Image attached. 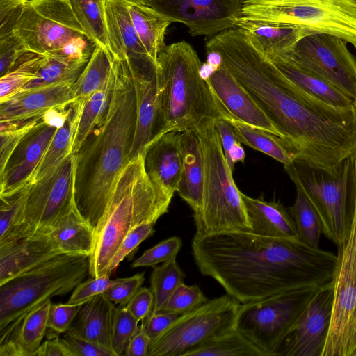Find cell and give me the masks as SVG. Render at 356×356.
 Listing matches in <instances>:
<instances>
[{
	"instance_id": "6da1fadb",
	"label": "cell",
	"mask_w": 356,
	"mask_h": 356,
	"mask_svg": "<svg viewBox=\"0 0 356 356\" xmlns=\"http://www.w3.org/2000/svg\"><path fill=\"white\" fill-rule=\"evenodd\" d=\"M191 248L199 271L241 304L322 286L332 280L337 260L336 254L298 238L244 231L193 236Z\"/></svg>"
},
{
	"instance_id": "4fadbf2b",
	"label": "cell",
	"mask_w": 356,
	"mask_h": 356,
	"mask_svg": "<svg viewBox=\"0 0 356 356\" xmlns=\"http://www.w3.org/2000/svg\"><path fill=\"white\" fill-rule=\"evenodd\" d=\"M75 154L70 153L44 176L31 181L21 223L11 241L51 232L56 222L76 205Z\"/></svg>"
},
{
	"instance_id": "2e32d148",
	"label": "cell",
	"mask_w": 356,
	"mask_h": 356,
	"mask_svg": "<svg viewBox=\"0 0 356 356\" xmlns=\"http://www.w3.org/2000/svg\"><path fill=\"white\" fill-rule=\"evenodd\" d=\"M70 106L46 113L17 146L0 172V195L17 191L31 181L50 140L67 118Z\"/></svg>"
},
{
	"instance_id": "d590c367",
	"label": "cell",
	"mask_w": 356,
	"mask_h": 356,
	"mask_svg": "<svg viewBox=\"0 0 356 356\" xmlns=\"http://www.w3.org/2000/svg\"><path fill=\"white\" fill-rule=\"evenodd\" d=\"M184 356H264L261 350L236 329L218 335L186 352Z\"/></svg>"
},
{
	"instance_id": "5bb4252c",
	"label": "cell",
	"mask_w": 356,
	"mask_h": 356,
	"mask_svg": "<svg viewBox=\"0 0 356 356\" xmlns=\"http://www.w3.org/2000/svg\"><path fill=\"white\" fill-rule=\"evenodd\" d=\"M286 56L356 101V57L345 40L325 33L308 35Z\"/></svg>"
},
{
	"instance_id": "be15d7a7",
	"label": "cell",
	"mask_w": 356,
	"mask_h": 356,
	"mask_svg": "<svg viewBox=\"0 0 356 356\" xmlns=\"http://www.w3.org/2000/svg\"><path fill=\"white\" fill-rule=\"evenodd\" d=\"M355 350H356V339H355V349H354V352H355ZM354 352H353V353H354ZM352 356H353V355H352Z\"/></svg>"
},
{
	"instance_id": "52a82bcc",
	"label": "cell",
	"mask_w": 356,
	"mask_h": 356,
	"mask_svg": "<svg viewBox=\"0 0 356 356\" xmlns=\"http://www.w3.org/2000/svg\"><path fill=\"white\" fill-rule=\"evenodd\" d=\"M89 274L88 257L61 254L0 285V330L52 298L72 291Z\"/></svg>"
},
{
	"instance_id": "8d00e7d4",
	"label": "cell",
	"mask_w": 356,
	"mask_h": 356,
	"mask_svg": "<svg viewBox=\"0 0 356 356\" xmlns=\"http://www.w3.org/2000/svg\"><path fill=\"white\" fill-rule=\"evenodd\" d=\"M113 56L108 49L96 45L85 68L74 83L75 101L83 102L108 79Z\"/></svg>"
},
{
	"instance_id": "680465c9",
	"label": "cell",
	"mask_w": 356,
	"mask_h": 356,
	"mask_svg": "<svg viewBox=\"0 0 356 356\" xmlns=\"http://www.w3.org/2000/svg\"><path fill=\"white\" fill-rule=\"evenodd\" d=\"M151 339L139 326L129 340L123 355L128 356H149Z\"/></svg>"
},
{
	"instance_id": "7c38bea8",
	"label": "cell",
	"mask_w": 356,
	"mask_h": 356,
	"mask_svg": "<svg viewBox=\"0 0 356 356\" xmlns=\"http://www.w3.org/2000/svg\"><path fill=\"white\" fill-rule=\"evenodd\" d=\"M241 305L227 293L179 315L151 343L149 356H184L207 340L235 329Z\"/></svg>"
},
{
	"instance_id": "bcb514c9",
	"label": "cell",
	"mask_w": 356,
	"mask_h": 356,
	"mask_svg": "<svg viewBox=\"0 0 356 356\" xmlns=\"http://www.w3.org/2000/svg\"><path fill=\"white\" fill-rule=\"evenodd\" d=\"M214 125L220 136L224 155L227 165L233 172L234 165L238 162L244 163L245 154L241 143L236 137L234 127L229 120L218 118Z\"/></svg>"
},
{
	"instance_id": "836d02e7",
	"label": "cell",
	"mask_w": 356,
	"mask_h": 356,
	"mask_svg": "<svg viewBox=\"0 0 356 356\" xmlns=\"http://www.w3.org/2000/svg\"><path fill=\"white\" fill-rule=\"evenodd\" d=\"M229 120L241 143L272 157L284 165L295 159L289 147L280 137L234 119Z\"/></svg>"
},
{
	"instance_id": "7a4b0ae2",
	"label": "cell",
	"mask_w": 356,
	"mask_h": 356,
	"mask_svg": "<svg viewBox=\"0 0 356 356\" xmlns=\"http://www.w3.org/2000/svg\"><path fill=\"white\" fill-rule=\"evenodd\" d=\"M113 58L114 81L108 108L75 154V203L94 232L115 179L130 160L136 130V99L130 61Z\"/></svg>"
},
{
	"instance_id": "4dcf8cb0",
	"label": "cell",
	"mask_w": 356,
	"mask_h": 356,
	"mask_svg": "<svg viewBox=\"0 0 356 356\" xmlns=\"http://www.w3.org/2000/svg\"><path fill=\"white\" fill-rule=\"evenodd\" d=\"M128 3L136 31L145 50L156 63L159 54L167 46L165 44L166 30L173 22L148 5Z\"/></svg>"
},
{
	"instance_id": "816d5d0a",
	"label": "cell",
	"mask_w": 356,
	"mask_h": 356,
	"mask_svg": "<svg viewBox=\"0 0 356 356\" xmlns=\"http://www.w3.org/2000/svg\"><path fill=\"white\" fill-rule=\"evenodd\" d=\"M81 304H53L49 309L48 329L63 334L74 318Z\"/></svg>"
},
{
	"instance_id": "c3c4849f",
	"label": "cell",
	"mask_w": 356,
	"mask_h": 356,
	"mask_svg": "<svg viewBox=\"0 0 356 356\" xmlns=\"http://www.w3.org/2000/svg\"><path fill=\"white\" fill-rule=\"evenodd\" d=\"M154 225L149 222L142 223L125 236L108 266L107 274L111 275L115 272L126 257L134 252L143 241L154 233Z\"/></svg>"
},
{
	"instance_id": "f1b7e54d",
	"label": "cell",
	"mask_w": 356,
	"mask_h": 356,
	"mask_svg": "<svg viewBox=\"0 0 356 356\" xmlns=\"http://www.w3.org/2000/svg\"><path fill=\"white\" fill-rule=\"evenodd\" d=\"M235 25L254 37L268 57L289 54L297 42L305 36L298 27L284 23L236 19Z\"/></svg>"
},
{
	"instance_id": "ab89813d",
	"label": "cell",
	"mask_w": 356,
	"mask_h": 356,
	"mask_svg": "<svg viewBox=\"0 0 356 356\" xmlns=\"http://www.w3.org/2000/svg\"><path fill=\"white\" fill-rule=\"evenodd\" d=\"M69 1L89 38L108 50L103 0Z\"/></svg>"
},
{
	"instance_id": "94428289",
	"label": "cell",
	"mask_w": 356,
	"mask_h": 356,
	"mask_svg": "<svg viewBox=\"0 0 356 356\" xmlns=\"http://www.w3.org/2000/svg\"><path fill=\"white\" fill-rule=\"evenodd\" d=\"M215 67H218L222 63L220 54L216 51H207V61Z\"/></svg>"
},
{
	"instance_id": "d4e9b609",
	"label": "cell",
	"mask_w": 356,
	"mask_h": 356,
	"mask_svg": "<svg viewBox=\"0 0 356 356\" xmlns=\"http://www.w3.org/2000/svg\"><path fill=\"white\" fill-rule=\"evenodd\" d=\"M273 63L305 98L338 109L354 107V101L339 89L296 64L289 56L269 57Z\"/></svg>"
},
{
	"instance_id": "30bf717a",
	"label": "cell",
	"mask_w": 356,
	"mask_h": 356,
	"mask_svg": "<svg viewBox=\"0 0 356 356\" xmlns=\"http://www.w3.org/2000/svg\"><path fill=\"white\" fill-rule=\"evenodd\" d=\"M352 162L350 222L345 240L338 245L332 280L334 300L331 323L322 356H352L356 339V151Z\"/></svg>"
},
{
	"instance_id": "6125c7cd",
	"label": "cell",
	"mask_w": 356,
	"mask_h": 356,
	"mask_svg": "<svg viewBox=\"0 0 356 356\" xmlns=\"http://www.w3.org/2000/svg\"><path fill=\"white\" fill-rule=\"evenodd\" d=\"M127 3L147 5L151 0H123Z\"/></svg>"
},
{
	"instance_id": "3957f363",
	"label": "cell",
	"mask_w": 356,
	"mask_h": 356,
	"mask_svg": "<svg viewBox=\"0 0 356 356\" xmlns=\"http://www.w3.org/2000/svg\"><path fill=\"white\" fill-rule=\"evenodd\" d=\"M156 64L159 120L156 138L171 131L197 130L218 118L232 119L202 76V63L188 42L166 46Z\"/></svg>"
},
{
	"instance_id": "74e56055",
	"label": "cell",
	"mask_w": 356,
	"mask_h": 356,
	"mask_svg": "<svg viewBox=\"0 0 356 356\" xmlns=\"http://www.w3.org/2000/svg\"><path fill=\"white\" fill-rule=\"evenodd\" d=\"M296 188L294 204L288 210L294 220L298 239L310 247L318 248L323 233L320 219L306 195L301 190Z\"/></svg>"
},
{
	"instance_id": "7bdbcfd3",
	"label": "cell",
	"mask_w": 356,
	"mask_h": 356,
	"mask_svg": "<svg viewBox=\"0 0 356 356\" xmlns=\"http://www.w3.org/2000/svg\"><path fill=\"white\" fill-rule=\"evenodd\" d=\"M44 115L19 121H0V172L17 146Z\"/></svg>"
},
{
	"instance_id": "f907efd6",
	"label": "cell",
	"mask_w": 356,
	"mask_h": 356,
	"mask_svg": "<svg viewBox=\"0 0 356 356\" xmlns=\"http://www.w3.org/2000/svg\"><path fill=\"white\" fill-rule=\"evenodd\" d=\"M145 273H137L122 280L110 287L104 295L115 304L126 305L134 294L142 287Z\"/></svg>"
},
{
	"instance_id": "e0dca14e",
	"label": "cell",
	"mask_w": 356,
	"mask_h": 356,
	"mask_svg": "<svg viewBox=\"0 0 356 356\" xmlns=\"http://www.w3.org/2000/svg\"><path fill=\"white\" fill-rule=\"evenodd\" d=\"M334 300L332 280L321 286L282 343L278 356H322Z\"/></svg>"
},
{
	"instance_id": "f35d334b",
	"label": "cell",
	"mask_w": 356,
	"mask_h": 356,
	"mask_svg": "<svg viewBox=\"0 0 356 356\" xmlns=\"http://www.w3.org/2000/svg\"><path fill=\"white\" fill-rule=\"evenodd\" d=\"M47 56L27 51L15 67L0 78V102L13 96L36 77Z\"/></svg>"
},
{
	"instance_id": "f546056e",
	"label": "cell",
	"mask_w": 356,
	"mask_h": 356,
	"mask_svg": "<svg viewBox=\"0 0 356 356\" xmlns=\"http://www.w3.org/2000/svg\"><path fill=\"white\" fill-rule=\"evenodd\" d=\"M51 234L63 254L89 257L95 243L92 227L81 216L76 206L56 222Z\"/></svg>"
},
{
	"instance_id": "9a60e30c",
	"label": "cell",
	"mask_w": 356,
	"mask_h": 356,
	"mask_svg": "<svg viewBox=\"0 0 356 356\" xmlns=\"http://www.w3.org/2000/svg\"><path fill=\"white\" fill-rule=\"evenodd\" d=\"M244 0H151L152 7L173 22H181L191 36H213L236 28Z\"/></svg>"
},
{
	"instance_id": "7dc6e473",
	"label": "cell",
	"mask_w": 356,
	"mask_h": 356,
	"mask_svg": "<svg viewBox=\"0 0 356 356\" xmlns=\"http://www.w3.org/2000/svg\"><path fill=\"white\" fill-rule=\"evenodd\" d=\"M181 245V239L178 236L165 239L145 251L132 263L131 267H154L160 263L168 261L177 257Z\"/></svg>"
},
{
	"instance_id": "d6a6232c",
	"label": "cell",
	"mask_w": 356,
	"mask_h": 356,
	"mask_svg": "<svg viewBox=\"0 0 356 356\" xmlns=\"http://www.w3.org/2000/svg\"><path fill=\"white\" fill-rule=\"evenodd\" d=\"M113 81L114 72L112 65L111 74L106 82L88 99L81 102L82 108L72 140L73 154H75L78 152L105 114L111 98Z\"/></svg>"
},
{
	"instance_id": "ac0fdd59",
	"label": "cell",
	"mask_w": 356,
	"mask_h": 356,
	"mask_svg": "<svg viewBox=\"0 0 356 356\" xmlns=\"http://www.w3.org/2000/svg\"><path fill=\"white\" fill-rule=\"evenodd\" d=\"M206 79L214 96L232 119L256 127L283 139L277 127L237 81L223 62Z\"/></svg>"
},
{
	"instance_id": "d6986e66",
	"label": "cell",
	"mask_w": 356,
	"mask_h": 356,
	"mask_svg": "<svg viewBox=\"0 0 356 356\" xmlns=\"http://www.w3.org/2000/svg\"><path fill=\"white\" fill-rule=\"evenodd\" d=\"M131 68L136 99V123L129 159L142 154L156 136L159 120L157 65Z\"/></svg>"
},
{
	"instance_id": "1f68e13d",
	"label": "cell",
	"mask_w": 356,
	"mask_h": 356,
	"mask_svg": "<svg viewBox=\"0 0 356 356\" xmlns=\"http://www.w3.org/2000/svg\"><path fill=\"white\" fill-rule=\"evenodd\" d=\"M81 108V102L74 101L71 104L67 118L50 140L31 181L42 178L64 157L72 153V140Z\"/></svg>"
},
{
	"instance_id": "8992f818",
	"label": "cell",
	"mask_w": 356,
	"mask_h": 356,
	"mask_svg": "<svg viewBox=\"0 0 356 356\" xmlns=\"http://www.w3.org/2000/svg\"><path fill=\"white\" fill-rule=\"evenodd\" d=\"M13 33L27 51L44 56L90 58L96 47L69 0H27Z\"/></svg>"
},
{
	"instance_id": "ba28073f",
	"label": "cell",
	"mask_w": 356,
	"mask_h": 356,
	"mask_svg": "<svg viewBox=\"0 0 356 356\" xmlns=\"http://www.w3.org/2000/svg\"><path fill=\"white\" fill-rule=\"evenodd\" d=\"M237 19L284 23L334 35L356 50V0H244Z\"/></svg>"
},
{
	"instance_id": "603a6c76",
	"label": "cell",
	"mask_w": 356,
	"mask_h": 356,
	"mask_svg": "<svg viewBox=\"0 0 356 356\" xmlns=\"http://www.w3.org/2000/svg\"><path fill=\"white\" fill-rule=\"evenodd\" d=\"M108 49L114 57L129 59L138 66L157 65L143 47L132 23L129 3L103 0Z\"/></svg>"
},
{
	"instance_id": "b9f144b4",
	"label": "cell",
	"mask_w": 356,
	"mask_h": 356,
	"mask_svg": "<svg viewBox=\"0 0 356 356\" xmlns=\"http://www.w3.org/2000/svg\"><path fill=\"white\" fill-rule=\"evenodd\" d=\"M31 181L12 193L0 195V245L9 241L17 232L24 213Z\"/></svg>"
},
{
	"instance_id": "9f6ffc18",
	"label": "cell",
	"mask_w": 356,
	"mask_h": 356,
	"mask_svg": "<svg viewBox=\"0 0 356 356\" xmlns=\"http://www.w3.org/2000/svg\"><path fill=\"white\" fill-rule=\"evenodd\" d=\"M154 296L151 288L141 287L125 305L129 312L138 321H143L152 312Z\"/></svg>"
},
{
	"instance_id": "db71d44e",
	"label": "cell",
	"mask_w": 356,
	"mask_h": 356,
	"mask_svg": "<svg viewBox=\"0 0 356 356\" xmlns=\"http://www.w3.org/2000/svg\"><path fill=\"white\" fill-rule=\"evenodd\" d=\"M27 0H0V38L13 35Z\"/></svg>"
},
{
	"instance_id": "484cf974",
	"label": "cell",
	"mask_w": 356,
	"mask_h": 356,
	"mask_svg": "<svg viewBox=\"0 0 356 356\" xmlns=\"http://www.w3.org/2000/svg\"><path fill=\"white\" fill-rule=\"evenodd\" d=\"M115 305L104 293L89 298L81 304L65 333L86 339L113 352L111 336Z\"/></svg>"
},
{
	"instance_id": "91938a15",
	"label": "cell",
	"mask_w": 356,
	"mask_h": 356,
	"mask_svg": "<svg viewBox=\"0 0 356 356\" xmlns=\"http://www.w3.org/2000/svg\"><path fill=\"white\" fill-rule=\"evenodd\" d=\"M34 356H74V355L61 338L56 335L42 343Z\"/></svg>"
},
{
	"instance_id": "4316f807",
	"label": "cell",
	"mask_w": 356,
	"mask_h": 356,
	"mask_svg": "<svg viewBox=\"0 0 356 356\" xmlns=\"http://www.w3.org/2000/svg\"><path fill=\"white\" fill-rule=\"evenodd\" d=\"M183 168L177 193L188 203L193 215L202 207L204 167L203 154L197 130L180 132Z\"/></svg>"
},
{
	"instance_id": "e575fe53",
	"label": "cell",
	"mask_w": 356,
	"mask_h": 356,
	"mask_svg": "<svg viewBox=\"0 0 356 356\" xmlns=\"http://www.w3.org/2000/svg\"><path fill=\"white\" fill-rule=\"evenodd\" d=\"M90 58H76L61 54L47 56L36 77L17 93L61 82H75Z\"/></svg>"
},
{
	"instance_id": "e7e4bbea",
	"label": "cell",
	"mask_w": 356,
	"mask_h": 356,
	"mask_svg": "<svg viewBox=\"0 0 356 356\" xmlns=\"http://www.w3.org/2000/svg\"><path fill=\"white\" fill-rule=\"evenodd\" d=\"M353 356H356V350L354 352V353L353 354Z\"/></svg>"
},
{
	"instance_id": "03108f58",
	"label": "cell",
	"mask_w": 356,
	"mask_h": 356,
	"mask_svg": "<svg viewBox=\"0 0 356 356\" xmlns=\"http://www.w3.org/2000/svg\"><path fill=\"white\" fill-rule=\"evenodd\" d=\"M354 106H355V108L356 109V101L354 102Z\"/></svg>"
},
{
	"instance_id": "ee69618b",
	"label": "cell",
	"mask_w": 356,
	"mask_h": 356,
	"mask_svg": "<svg viewBox=\"0 0 356 356\" xmlns=\"http://www.w3.org/2000/svg\"><path fill=\"white\" fill-rule=\"evenodd\" d=\"M207 300L208 298L197 285L188 286L183 283L175 290L163 308L157 313L179 316L195 309Z\"/></svg>"
},
{
	"instance_id": "277c9868",
	"label": "cell",
	"mask_w": 356,
	"mask_h": 356,
	"mask_svg": "<svg viewBox=\"0 0 356 356\" xmlns=\"http://www.w3.org/2000/svg\"><path fill=\"white\" fill-rule=\"evenodd\" d=\"M171 200L149 179L143 154L130 159L115 179L104 213L95 231L94 247L88 257L90 276L107 274L125 236L142 223L154 225L168 211Z\"/></svg>"
},
{
	"instance_id": "9c48e42d",
	"label": "cell",
	"mask_w": 356,
	"mask_h": 356,
	"mask_svg": "<svg viewBox=\"0 0 356 356\" xmlns=\"http://www.w3.org/2000/svg\"><path fill=\"white\" fill-rule=\"evenodd\" d=\"M296 188L306 195L320 219L323 234L337 246L346 238L350 222L352 193L350 156L333 175L295 159L284 165Z\"/></svg>"
},
{
	"instance_id": "60d3db41",
	"label": "cell",
	"mask_w": 356,
	"mask_h": 356,
	"mask_svg": "<svg viewBox=\"0 0 356 356\" xmlns=\"http://www.w3.org/2000/svg\"><path fill=\"white\" fill-rule=\"evenodd\" d=\"M184 277L176 257L154 267L150 277V288L154 296L152 314L163 308L175 290L184 283Z\"/></svg>"
},
{
	"instance_id": "5b68a950",
	"label": "cell",
	"mask_w": 356,
	"mask_h": 356,
	"mask_svg": "<svg viewBox=\"0 0 356 356\" xmlns=\"http://www.w3.org/2000/svg\"><path fill=\"white\" fill-rule=\"evenodd\" d=\"M197 131L203 154L204 178L202 209L193 215L194 236L224 231L251 232L242 193L227 165L214 121Z\"/></svg>"
},
{
	"instance_id": "6f0895ef",
	"label": "cell",
	"mask_w": 356,
	"mask_h": 356,
	"mask_svg": "<svg viewBox=\"0 0 356 356\" xmlns=\"http://www.w3.org/2000/svg\"><path fill=\"white\" fill-rule=\"evenodd\" d=\"M179 316L167 313L150 314L142 321L140 327L149 337L151 341L157 339Z\"/></svg>"
},
{
	"instance_id": "681fc988",
	"label": "cell",
	"mask_w": 356,
	"mask_h": 356,
	"mask_svg": "<svg viewBox=\"0 0 356 356\" xmlns=\"http://www.w3.org/2000/svg\"><path fill=\"white\" fill-rule=\"evenodd\" d=\"M110 276L108 274H104L81 282L74 289L67 303H82L95 296L104 293L122 280V278L111 280Z\"/></svg>"
},
{
	"instance_id": "f6af8a7d",
	"label": "cell",
	"mask_w": 356,
	"mask_h": 356,
	"mask_svg": "<svg viewBox=\"0 0 356 356\" xmlns=\"http://www.w3.org/2000/svg\"><path fill=\"white\" fill-rule=\"evenodd\" d=\"M138 322L125 305L116 307L111 336L112 350L115 356L123 355L129 340L139 328Z\"/></svg>"
},
{
	"instance_id": "f5cc1de1",
	"label": "cell",
	"mask_w": 356,
	"mask_h": 356,
	"mask_svg": "<svg viewBox=\"0 0 356 356\" xmlns=\"http://www.w3.org/2000/svg\"><path fill=\"white\" fill-rule=\"evenodd\" d=\"M26 52L27 51L14 34L0 38L1 76L10 72Z\"/></svg>"
},
{
	"instance_id": "44dd1931",
	"label": "cell",
	"mask_w": 356,
	"mask_h": 356,
	"mask_svg": "<svg viewBox=\"0 0 356 356\" xmlns=\"http://www.w3.org/2000/svg\"><path fill=\"white\" fill-rule=\"evenodd\" d=\"M61 254L51 232L27 235L0 245V285Z\"/></svg>"
},
{
	"instance_id": "8fae6325",
	"label": "cell",
	"mask_w": 356,
	"mask_h": 356,
	"mask_svg": "<svg viewBox=\"0 0 356 356\" xmlns=\"http://www.w3.org/2000/svg\"><path fill=\"white\" fill-rule=\"evenodd\" d=\"M320 286L293 289L241 304L235 329L257 346L264 356H278L282 343Z\"/></svg>"
},
{
	"instance_id": "cb8c5ba5",
	"label": "cell",
	"mask_w": 356,
	"mask_h": 356,
	"mask_svg": "<svg viewBox=\"0 0 356 356\" xmlns=\"http://www.w3.org/2000/svg\"><path fill=\"white\" fill-rule=\"evenodd\" d=\"M51 300L0 330V356H34L48 329Z\"/></svg>"
},
{
	"instance_id": "83f0119b",
	"label": "cell",
	"mask_w": 356,
	"mask_h": 356,
	"mask_svg": "<svg viewBox=\"0 0 356 356\" xmlns=\"http://www.w3.org/2000/svg\"><path fill=\"white\" fill-rule=\"evenodd\" d=\"M242 198L252 232L270 237L298 238L294 220L282 204L267 202L262 195L253 198L242 193Z\"/></svg>"
},
{
	"instance_id": "11a10c76",
	"label": "cell",
	"mask_w": 356,
	"mask_h": 356,
	"mask_svg": "<svg viewBox=\"0 0 356 356\" xmlns=\"http://www.w3.org/2000/svg\"><path fill=\"white\" fill-rule=\"evenodd\" d=\"M60 338L74 356H115L112 351L76 336L63 333Z\"/></svg>"
},
{
	"instance_id": "7402d4cb",
	"label": "cell",
	"mask_w": 356,
	"mask_h": 356,
	"mask_svg": "<svg viewBox=\"0 0 356 356\" xmlns=\"http://www.w3.org/2000/svg\"><path fill=\"white\" fill-rule=\"evenodd\" d=\"M179 136L178 131L166 132L154 138L143 152L149 179L171 199L177 191L183 168Z\"/></svg>"
},
{
	"instance_id": "ffe728a7",
	"label": "cell",
	"mask_w": 356,
	"mask_h": 356,
	"mask_svg": "<svg viewBox=\"0 0 356 356\" xmlns=\"http://www.w3.org/2000/svg\"><path fill=\"white\" fill-rule=\"evenodd\" d=\"M74 83L61 82L26 90L0 102V121L24 120L67 108L76 100Z\"/></svg>"
}]
</instances>
